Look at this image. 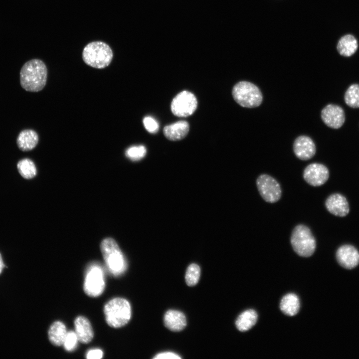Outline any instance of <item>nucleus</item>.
Listing matches in <instances>:
<instances>
[{
    "instance_id": "obj_11",
    "label": "nucleus",
    "mask_w": 359,
    "mask_h": 359,
    "mask_svg": "<svg viewBox=\"0 0 359 359\" xmlns=\"http://www.w3.org/2000/svg\"><path fill=\"white\" fill-rule=\"evenodd\" d=\"M321 118L327 126L338 129L344 124L345 115L343 109L339 106L329 104L322 110Z\"/></svg>"
},
{
    "instance_id": "obj_19",
    "label": "nucleus",
    "mask_w": 359,
    "mask_h": 359,
    "mask_svg": "<svg viewBox=\"0 0 359 359\" xmlns=\"http://www.w3.org/2000/svg\"><path fill=\"white\" fill-rule=\"evenodd\" d=\"M67 331L65 325L60 321L53 322L48 332L50 342L55 346L63 345Z\"/></svg>"
},
{
    "instance_id": "obj_15",
    "label": "nucleus",
    "mask_w": 359,
    "mask_h": 359,
    "mask_svg": "<svg viewBox=\"0 0 359 359\" xmlns=\"http://www.w3.org/2000/svg\"><path fill=\"white\" fill-rule=\"evenodd\" d=\"M74 325L78 341L83 344L90 343L93 338L94 332L89 320L84 316H79L75 318Z\"/></svg>"
},
{
    "instance_id": "obj_25",
    "label": "nucleus",
    "mask_w": 359,
    "mask_h": 359,
    "mask_svg": "<svg viewBox=\"0 0 359 359\" xmlns=\"http://www.w3.org/2000/svg\"><path fill=\"white\" fill-rule=\"evenodd\" d=\"M200 274L199 266L196 264H191L187 268L185 273V281L187 285L192 286L198 282Z\"/></svg>"
},
{
    "instance_id": "obj_16",
    "label": "nucleus",
    "mask_w": 359,
    "mask_h": 359,
    "mask_svg": "<svg viewBox=\"0 0 359 359\" xmlns=\"http://www.w3.org/2000/svg\"><path fill=\"white\" fill-rule=\"evenodd\" d=\"M189 130V125L188 122L181 120L165 126L163 133L168 140L177 141L184 138Z\"/></svg>"
},
{
    "instance_id": "obj_21",
    "label": "nucleus",
    "mask_w": 359,
    "mask_h": 359,
    "mask_svg": "<svg viewBox=\"0 0 359 359\" xmlns=\"http://www.w3.org/2000/svg\"><path fill=\"white\" fill-rule=\"evenodd\" d=\"M358 47L356 38L351 34H347L339 40L337 48L339 53L343 56L349 57L354 54Z\"/></svg>"
},
{
    "instance_id": "obj_24",
    "label": "nucleus",
    "mask_w": 359,
    "mask_h": 359,
    "mask_svg": "<svg viewBox=\"0 0 359 359\" xmlns=\"http://www.w3.org/2000/svg\"><path fill=\"white\" fill-rule=\"evenodd\" d=\"M345 102L352 108H359V84L351 85L344 96Z\"/></svg>"
},
{
    "instance_id": "obj_8",
    "label": "nucleus",
    "mask_w": 359,
    "mask_h": 359,
    "mask_svg": "<svg viewBox=\"0 0 359 359\" xmlns=\"http://www.w3.org/2000/svg\"><path fill=\"white\" fill-rule=\"evenodd\" d=\"M197 107L195 96L188 91H182L173 99L171 109L173 114L178 117H186L192 115Z\"/></svg>"
},
{
    "instance_id": "obj_3",
    "label": "nucleus",
    "mask_w": 359,
    "mask_h": 359,
    "mask_svg": "<svg viewBox=\"0 0 359 359\" xmlns=\"http://www.w3.org/2000/svg\"><path fill=\"white\" fill-rule=\"evenodd\" d=\"M113 56L110 46L101 41H92L87 44L82 52V58L88 65L102 69L109 65Z\"/></svg>"
},
{
    "instance_id": "obj_5",
    "label": "nucleus",
    "mask_w": 359,
    "mask_h": 359,
    "mask_svg": "<svg viewBox=\"0 0 359 359\" xmlns=\"http://www.w3.org/2000/svg\"><path fill=\"white\" fill-rule=\"evenodd\" d=\"M290 242L294 251L302 257L312 256L316 249L315 238L310 229L304 224H298L294 228Z\"/></svg>"
},
{
    "instance_id": "obj_28",
    "label": "nucleus",
    "mask_w": 359,
    "mask_h": 359,
    "mask_svg": "<svg viewBox=\"0 0 359 359\" xmlns=\"http://www.w3.org/2000/svg\"><path fill=\"white\" fill-rule=\"evenodd\" d=\"M143 124L145 129L151 133H156L159 129L158 122L150 116H147L144 118Z\"/></svg>"
},
{
    "instance_id": "obj_12",
    "label": "nucleus",
    "mask_w": 359,
    "mask_h": 359,
    "mask_svg": "<svg viewBox=\"0 0 359 359\" xmlns=\"http://www.w3.org/2000/svg\"><path fill=\"white\" fill-rule=\"evenodd\" d=\"M336 258L341 266L346 269H351L359 263V252L351 245H344L337 250Z\"/></svg>"
},
{
    "instance_id": "obj_31",
    "label": "nucleus",
    "mask_w": 359,
    "mask_h": 359,
    "mask_svg": "<svg viewBox=\"0 0 359 359\" xmlns=\"http://www.w3.org/2000/svg\"><path fill=\"white\" fill-rule=\"evenodd\" d=\"M4 267V264L2 261L1 256L0 254V273L1 272L3 268Z\"/></svg>"
},
{
    "instance_id": "obj_7",
    "label": "nucleus",
    "mask_w": 359,
    "mask_h": 359,
    "mask_svg": "<svg viewBox=\"0 0 359 359\" xmlns=\"http://www.w3.org/2000/svg\"><path fill=\"white\" fill-rule=\"evenodd\" d=\"M105 287L104 274L101 267L97 264H91L88 268L85 277L83 289L91 297L101 295Z\"/></svg>"
},
{
    "instance_id": "obj_14",
    "label": "nucleus",
    "mask_w": 359,
    "mask_h": 359,
    "mask_svg": "<svg viewBox=\"0 0 359 359\" xmlns=\"http://www.w3.org/2000/svg\"><path fill=\"white\" fill-rule=\"evenodd\" d=\"M325 206L331 213L337 216H345L350 211L346 198L340 193L330 195L325 201Z\"/></svg>"
},
{
    "instance_id": "obj_18",
    "label": "nucleus",
    "mask_w": 359,
    "mask_h": 359,
    "mask_svg": "<svg viewBox=\"0 0 359 359\" xmlns=\"http://www.w3.org/2000/svg\"><path fill=\"white\" fill-rule=\"evenodd\" d=\"M164 321L166 327L174 332L180 331L186 325L185 315L177 310H168L165 314Z\"/></svg>"
},
{
    "instance_id": "obj_17",
    "label": "nucleus",
    "mask_w": 359,
    "mask_h": 359,
    "mask_svg": "<svg viewBox=\"0 0 359 359\" xmlns=\"http://www.w3.org/2000/svg\"><path fill=\"white\" fill-rule=\"evenodd\" d=\"M39 137L37 133L32 129H24L20 132L16 138V144L22 151H29L37 145Z\"/></svg>"
},
{
    "instance_id": "obj_23",
    "label": "nucleus",
    "mask_w": 359,
    "mask_h": 359,
    "mask_svg": "<svg viewBox=\"0 0 359 359\" xmlns=\"http://www.w3.org/2000/svg\"><path fill=\"white\" fill-rule=\"evenodd\" d=\"M17 167L20 175L25 179H32L36 174V166L29 159L25 158L19 161Z\"/></svg>"
},
{
    "instance_id": "obj_9",
    "label": "nucleus",
    "mask_w": 359,
    "mask_h": 359,
    "mask_svg": "<svg viewBox=\"0 0 359 359\" xmlns=\"http://www.w3.org/2000/svg\"><path fill=\"white\" fill-rule=\"evenodd\" d=\"M256 185L261 196L265 201L275 203L280 199L282 195L280 185L271 176L260 175L256 180Z\"/></svg>"
},
{
    "instance_id": "obj_20",
    "label": "nucleus",
    "mask_w": 359,
    "mask_h": 359,
    "mask_svg": "<svg viewBox=\"0 0 359 359\" xmlns=\"http://www.w3.org/2000/svg\"><path fill=\"white\" fill-rule=\"evenodd\" d=\"M280 308L285 315L293 316L296 315L300 309V301L295 294L289 293L284 296L280 302Z\"/></svg>"
},
{
    "instance_id": "obj_2",
    "label": "nucleus",
    "mask_w": 359,
    "mask_h": 359,
    "mask_svg": "<svg viewBox=\"0 0 359 359\" xmlns=\"http://www.w3.org/2000/svg\"><path fill=\"white\" fill-rule=\"evenodd\" d=\"M104 313L107 324L118 328L126 325L131 318V307L126 299L117 297L109 300L104 306Z\"/></svg>"
},
{
    "instance_id": "obj_13",
    "label": "nucleus",
    "mask_w": 359,
    "mask_h": 359,
    "mask_svg": "<svg viewBox=\"0 0 359 359\" xmlns=\"http://www.w3.org/2000/svg\"><path fill=\"white\" fill-rule=\"evenodd\" d=\"M295 156L300 160L307 161L312 158L316 153V146L309 137L300 136L297 137L293 144Z\"/></svg>"
},
{
    "instance_id": "obj_27",
    "label": "nucleus",
    "mask_w": 359,
    "mask_h": 359,
    "mask_svg": "<svg viewBox=\"0 0 359 359\" xmlns=\"http://www.w3.org/2000/svg\"><path fill=\"white\" fill-rule=\"evenodd\" d=\"M78 340L75 332H67L64 341L63 346L64 349L68 352L74 351L77 347Z\"/></svg>"
},
{
    "instance_id": "obj_30",
    "label": "nucleus",
    "mask_w": 359,
    "mask_h": 359,
    "mask_svg": "<svg viewBox=\"0 0 359 359\" xmlns=\"http://www.w3.org/2000/svg\"><path fill=\"white\" fill-rule=\"evenodd\" d=\"M155 359H181V358L177 354L173 352H163L157 354L154 357Z\"/></svg>"
},
{
    "instance_id": "obj_6",
    "label": "nucleus",
    "mask_w": 359,
    "mask_h": 359,
    "mask_svg": "<svg viewBox=\"0 0 359 359\" xmlns=\"http://www.w3.org/2000/svg\"><path fill=\"white\" fill-rule=\"evenodd\" d=\"M232 94L235 101L242 107L255 108L260 105L263 96L259 88L248 81H240L233 86Z\"/></svg>"
},
{
    "instance_id": "obj_26",
    "label": "nucleus",
    "mask_w": 359,
    "mask_h": 359,
    "mask_svg": "<svg viewBox=\"0 0 359 359\" xmlns=\"http://www.w3.org/2000/svg\"><path fill=\"white\" fill-rule=\"evenodd\" d=\"M147 150L143 145L134 146L129 148L126 151V156L129 159L136 161L143 159L146 155Z\"/></svg>"
},
{
    "instance_id": "obj_4",
    "label": "nucleus",
    "mask_w": 359,
    "mask_h": 359,
    "mask_svg": "<svg viewBox=\"0 0 359 359\" xmlns=\"http://www.w3.org/2000/svg\"><path fill=\"white\" fill-rule=\"evenodd\" d=\"M100 249L109 271L115 276L122 274L126 269L127 263L116 241L110 237L104 239L101 243Z\"/></svg>"
},
{
    "instance_id": "obj_22",
    "label": "nucleus",
    "mask_w": 359,
    "mask_h": 359,
    "mask_svg": "<svg viewBox=\"0 0 359 359\" xmlns=\"http://www.w3.org/2000/svg\"><path fill=\"white\" fill-rule=\"evenodd\" d=\"M257 314L253 310H248L242 312L237 318L235 325L241 332H246L251 329L257 321Z\"/></svg>"
},
{
    "instance_id": "obj_1",
    "label": "nucleus",
    "mask_w": 359,
    "mask_h": 359,
    "mask_svg": "<svg viewBox=\"0 0 359 359\" xmlns=\"http://www.w3.org/2000/svg\"><path fill=\"white\" fill-rule=\"evenodd\" d=\"M20 84L28 92H38L45 87L47 78V69L45 63L38 59L25 62L19 73Z\"/></svg>"
},
{
    "instance_id": "obj_29",
    "label": "nucleus",
    "mask_w": 359,
    "mask_h": 359,
    "mask_svg": "<svg viewBox=\"0 0 359 359\" xmlns=\"http://www.w3.org/2000/svg\"><path fill=\"white\" fill-rule=\"evenodd\" d=\"M103 356L102 351L99 349L91 350L86 355L87 359H100L103 358Z\"/></svg>"
},
{
    "instance_id": "obj_10",
    "label": "nucleus",
    "mask_w": 359,
    "mask_h": 359,
    "mask_svg": "<svg viewBox=\"0 0 359 359\" xmlns=\"http://www.w3.org/2000/svg\"><path fill=\"white\" fill-rule=\"evenodd\" d=\"M329 171L324 165L320 163H312L308 165L304 170L303 178L310 185L319 186L324 184L328 180Z\"/></svg>"
}]
</instances>
